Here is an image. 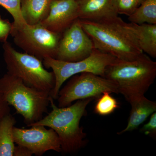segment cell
<instances>
[{"label": "cell", "instance_id": "obj_9", "mask_svg": "<svg viewBox=\"0 0 156 156\" xmlns=\"http://www.w3.org/2000/svg\"><path fill=\"white\" fill-rule=\"evenodd\" d=\"M94 49L92 40L77 19L62 34L55 58L69 62L80 61L88 57Z\"/></svg>", "mask_w": 156, "mask_h": 156}, {"label": "cell", "instance_id": "obj_21", "mask_svg": "<svg viewBox=\"0 0 156 156\" xmlns=\"http://www.w3.org/2000/svg\"><path fill=\"white\" fill-rule=\"evenodd\" d=\"M12 23L8 20L3 19L0 16V41L3 43L7 41L9 35L11 34Z\"/></svg>", "mask_w": 156, "mask_h": 156}, {"label": "cell", "instance_id": "obj_14", "mask_svg": "<svg viewBox=\"0 0 156 156\" xmlns=\"http://www.w3.org/2000/svg\"><path fill=\"white\" fill-rule=\"evenodd\" d=\"M129 27L133 32L140 48L144 53L153 58L156 57V24H141L130 22Z\"/></svg>", "mask_w": 156, "mask_h": 156}, {"label": "cell", "instance_id": "obj_25", "mask_svg": "<svg viewBox=\"0 0 156 156\" xmlns=\"http://www.w3.org/2000/svg\"><path fill=\"white\" fill-rule=\"evenodd\" d=\"M144 0H139V1H140V4H141V3H142L143 2H144Z\"/></svg>", "mask_w": 156, "mask_h": 156}, {"label": "cell", "instance_id": "obj_5", "mask_svg": "<svg viewBox=\"0 0 156 156\" xmlns=\"http://www.w3.org/2000/svg\"><path fill=\"white\" fill-rule=\"evenodd\" d=\"M4 58L8 73L35 89L50 92L55 87L53 72L45 69L43 61L36 56L15 50L8 41L4 43Z\"/></svg>", "mask_w": 156, "mask_h": 156}, {"label": "cell", "instance_id": "obj_7", "mask_svg": "<svg viewBox=\"0 0 156 156\" xmlns=\"http://www.w3.org/2000/svg\"><path fill=\"white\" fill-rule=\"evenodd\" d=\"M72 76L58 93V107L69 106L75 101L98 98L105 92L119 94L116 84L106 78L91 73H84Z\"/></svg>", "mask_w": 156, "mask_h": 156}, {"label": "cell", "instance_id": "obj_16", "mask_svg": "<svg viewBox=\"0 0 156 156\" xmlns=\"http://www.w3.org/2000/svg\"><path fill=\"white\" fill-rule=\"evenodd\" d=\"M16 124L11 114L0 122V156H13L15 146L13 130Z\"/></svg>", "mask_w": 156, "mask_h": 156}, {"label": "cell", "instance_id": "obj_15", "mask_svg": "<svg viewBox=\"0 0 156 156\" xmlns=\"http://www.w3.org/2000/svg\"><path fill=\"white\" fill-rule=\"evenodd\" d=\"M53 0H21V11L27 24H38L48 16Z\"/></svg>", "mask_w": 156, "mask_h": 156}, {"label": "cell", "instance_id": "obj_13", "mask_svg": "<svg viewBox=\"0 0 156 156\" xmlns=\"http://www.w3.org/2000/svg\"><path fill=\"white\" fill-rule=\"evenodd\" d=\"M128 102L131 104V109L128 125L118 134L136 130L156 111V102L149 100L144 95L134 98Z\"/></svg>", "mask_w": 156, "mask_h": 156}, {"label": "cell", "instance_id": "obj_18", "mask_svg": "<svg viewBox=\"0 0 156 156\" xmlns=\"http://www.w3.org/2000/svg\"><path fill=\"white\" fill-rule=\"evenodd\" d=\"M21 0H0V5L5 9L14 19L11 32L22 28L27 24L21 13Z\"/></svg>", "mask_w": 156, "mask_h": 156}, {"label": "cell", "instance_id": "obj_2", "mask_svg": "<svg viewBox=\"0 0 156 156\" xmlns=\"http://www.w3.org/2000/svg\"><path fill=\"white\" fill-rule=\"evenodd\" d=\"M93 99H81L69 106L60 108L56 106L51 96L50 105L52 111L28 127L42 126L52 128L58 135L62 151L66 153L76 152L86 144L87 134L80 126V122L87 113V105Z\"/></svg>", "mask_w": 156, "mask_h": 156}, {"label": "cell", "instance_id": "obj_22", "mask_svg": "<svg viewBox=\"0 0 156 156\" xmlns=\"http://www.w3.org/2000/svg\"><path fill=\"white\" fill-rule=\"evenodd\" d=\"M141 131L144 134L152 137H155L156 135V112L151 115L149 121L142 127Z\"/></svg>", "mask_w": 156, "mask_h": 156}, {"label": "cell", "instance_id": "obj_3", "mask_svg": "<svg viewBox=\"0 0 156 156\" xmlns=\"http://www.w3.org/2000/svg\"><path fill=\"white\" fill-rule=\"evenodd\" d=\"M156 76V62L144 53L131 61L117 59L106 67L104 77L116 85L129 102L144 95Z\"/></svg>", "mask_w": 156, "mask_h": 156}, {"label": "cell", "instance_id": "obj_12", "mask_svg": "<svg viewBox=\"0 0 156 156\" xmlns=\"http://www.w3.org/2000/svg\"><path fill=\"white\" fill-rule=\"evenodd\" d=\"M79 9V19L97 21L118 16L113 0H76Z\"/></svg>", "mask_w": 156, "mask_h": 156}, {"label": "cell", "instance_id": "obj_17", "mask_svg": "<svg viewBox=\"0 0 156 156\" xmlns=\"http://www.w3.org/2000/svg\"><path fill=\"white\" fill-rule=\"evenodd\" d=\"M128 20L137 24L147 23L156 24V0H144Z\"/></svg>", "mask_w": 156, "mask_h": 156}, {"label": "cell", "instance_id": "obj_10", "mask_svg": "<svg viewBox=\"0 0 156 156\" xmlns=\"http://www.w3.org/2000/svg\"><path fill=\"white\" fill-rule=\"evenodd\" d=\"M30 127L23 129L14 127V140L17 145L25 147L36 156L43 155L48 151H62L60 140L53 129L42 126Z\"/></svg>", "mask_w": 156, "mask_h": 156}, {"label": "cell", "instance_id": "obj_6", "mask_svg": "<svg viewBox=\"0 0 156 156\" xmlns=\"http://www.w3.org/2000/svg\"><path fill=\"white\" fill-rule=\"evenodd\" d=\"M117 59L115 56L95 48L88 57L80 61L69 62L53 58H44V66L51 69L55 76V87L50 92V95L54 100L57 99L62 84L75 75L88 73L104 77L106 67Z\"/></svg>", "mask_w": 156, "mask_h": 156}, {"label": "cell", "instance_id": "obj_1", "mask_svg": "<svg viewBox=\"0 0 156 156\" xmlns=\"http://www.w3.org/2000/svg\"><path fill=\"white\" fill-rule=\"evenodd\" d=\"M80 20L95 49L124 61L134 60L144 53L128 23L119 16L97 21Z\"/></svg>", "mask_w": 156, "mask_h": 156}, {"label": "cell", "instance_id": "obj_4", "mask_svg": "<svg viewBox=\"0 0 156 156\" xmlns=\"http://www.w3.org/2000/svg\"><path fill=\"white\" fill-rule=\"evenodd\" d=\"M0 91L9 105L22 116L27 126L41 119L48 113L50 92L29 87L9 73L0 79Z\"/></svg>", "mask_w": 156, "mask_h": 156}, {"label": "cell", "instance_id": "obj_19", "mask_svg": "<svg viewBox=\"0 0 156 156\" xmlns=\"http://www.w3.org/2000/svg\"><path fill=\"white\" fill-rule=\"evenodd\" d=\"M111 92H105L98 98L95 105V113L101 116L111 114L119 108L118 101L110 95Z\"/></svg>", "mask_w": 156, "mask_h": 156}, {"label": "cell", "instance_id": "obj_20", "mask_svg": "<svg viewBox=\"0 0 156 156\" xmlns=\"http://www.w3.org/2000/svg\"><path fill=\"white\" fill-rule=\"evenodd\" d=\"M115 10L119 14H123L128 16L140 5L139 0H113Z\"/></svg>", "mask_w": 156, "mask_h": 156}, {"label": "cell", "instance_id": "obj_8", "mask_svg": "<svg viewBox=\"0 0 156 156\" xmlns=\"http://www.w3.org/2000/svg\"><path fill=\"white\" fill-rule=\"evenodd\" d=\"M11 34L17 47L42 61L46 58H55L61 35L40 23L27 24L22 28L11 32Z\"/></svg>", "mask_w": 156, "mask_h": 156}, {"label": "cell", "instance_id": "obj_11", "mask_svg": "<svg viewBox=\"0 0 156 156\" xmlns=\"http://www.w3.org/2000/svg\"><path fill=\"white\" fill-rule=\"evenodd\" d=\"M79 19L76 0H53L47 17L40 24L51 31L60 34Z\"/></svg>", "mask_w": 156, "mask_h": 156}, {"label": "cell", "instance_id": "obj_23", "mask_svg": "<svg viewBox=\"0 0 156 156\" xmlns=\"http://www.w3.org/2000/svg\"><path fill=\"white\" fill-rule=\"evenodd\" d=\"M10 105L0 91V122L4 117L10 114Z\"/></svg>", "mask_w": 156, "mask_h": 156}, {"label": "cell", "instance_id": "obj_24", "mask_svg": "<svg viewBox=\"0 0 156 156\" xmlns=\"http://www.w3.org/2000/svg\"><path fill=\"white\" fill-rule=\"evenodd\" d=\"M33 154L27 148L17 145L14 147L13 156H31Z\"/></svg>", "mask_w": 156, "mask_h": 156}]
</instances>
